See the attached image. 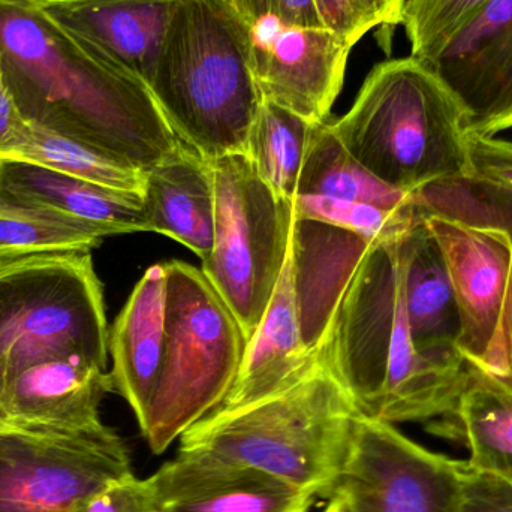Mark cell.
Instances as JSON below:
<instances>
[{"label": "cell", "mask_w": 512, "mask_h": 512, "mask_svg": "<svg viewBox=\"0 0 512 512\" xmlns=\"http://www.w3.org/2000/svg\"><path fill=\"white\" fill-rule=\"evenodd\" d=\"M0 74L27 123L143 173L182 143L141 78L75 38L36 0H0Z\"/></svg>", "instance_id": "cell-1"}, {"label": "cell", "mask_w": 512, "mask_h": 512, "mask_svg": "<svg viewBox=\"0 0 512 512\" xmlns=\"http://www.w3.org/2000/svg\"><path fill=\"white\" fill-rule=\"evenodd\" d=\"M399 239L373 243L349 283L318 357L358 414L430 423L453 411L466 367L424 358L409 330Z\"/></svg>", "instance_id": "cell-2"}, {"label": "cell", "mask_w": 512, "mask_h": 512, "mask_svg": "<svg viewBox=\"0 0 512 512\" xmlns=\"http://www.w3.org/2000/svg\"><path fill=\"white\" fill-rule=\"evenodd\" d=\"M357 409L321 358L301 381L225 414H209L180 436L204 454L330 499L342 472Z\"/></svg>", "instance_id": "cell-3"}, {"label": "cell", "mask_w": 512, "mask_h": 512, "mask_svg": "<svg viewBox=\"0 0 512 512\" xmlns=\"http://www.w3.org/2000/svg\"><path fill=\"white\" fill-rule=\"evenodd\" d=\"M174 134L207 161L245 153L262 95L228 0H180L149 81Z\"/></svg>", "instance_id": "cell-4"}, {"label": "cell", "mask_w": 512, "mask_h": 512, "mask_svg": "<svg viewBox=\"0 0 512 512\" xmlns=\"http://www.w3.org/2000/svg\"><path fill=\"white\" fill-rule=\"evenodd\" d=\"M331 128L373 176L405 194L469 171L465 113L447 86L412 56L378 63L351 110Z\"/></svg>", "instance_id": "cell-5"}, {"label": "cell", "mask_w": 512, "mask_h": 512, "mask_svg": "<svg viewBox=\"0 0 512 512\" xmlns=\"http://www.w3.org/2000/svg\"><path fill=\"white\" fill-rule=\"evenodd\" d=\"M104 292L90 252L0 261V378L72 358L107 369Z\"/></svg>", "instance_id": "cell-6"}, {"label": "cell", "mask_w": 512, "mask_h": 512, "mask_svg": "<svg viewBox=\"0 0 512 512\" xmlns=\"http://www.w3.org/2000/svg\"><path fill=\"white\" fill-rule=\"evenodd\" d=\"M165 349L161 378L141 433L162 454L224 400L236 381L246 339L230 307L183 261L165 262Z\"/></svg>", "instance_id": "cell-7"}, {"label": "cell", "mask_w": 512, "mask_h": 512, "mask_svg": "<svg viewBox=\"0 0 512 512\" xmlns=\"http://www.w3.org/2000/svg\"><path fill=\"white\" fill-rule=\"evenodd\" d=\"M215 237L204 276L252 339L288 259L294 207L259 179L245 153L210 162Z\"/></svg>", "instance_id": "cell-8"}, {"label": "cell", "mask_w": 512, "mask_h": 512, "mask_svg": "<svg viewBox=\"0 0 512 512\" xmlns=\"http://www.w3.org/2000/svg\"><path fill=\"white\" fill-rule=\"evenodd\" d=\"M262 98L312 123L330 117L352 45L322 23L315 0H228Z\"/></svg>", "instance_id": "cell-9"}, {"label": "cell", "mask_w": 512, "mask_h": 512, "mask_svg": "<svg viewBox=\"0 0 512 512\" xmlns=\"http://www.w3.org/2000/svg\"><path fill=\"white\" fill-rule=\"evenodd\" d=\"M131 474L128 447L110 427L0 430V512H72Z\"/></svg>", "instance_id": "cell-10"}, {"label": "cell", "mask_w": 512, "mask_h": 512, "mask_svg": "<svg viewBox=\"0 0 512 512\" xmlns=\"http://www.w3.org/2000/svg\"><path fill=\"white\" fill-rule=\"evenodd\" d=\"M463 466L394 424L357 414L334 493L351 512H459Z\"/></svg>", "instance_id": "cell-11"}, {"label": "cell", "mask_w": 512, "mask_h": 512, "mask_svg": "<svg viewBox=\"0 0 512 512\" xmlns=\"http://www.w3.org/2000/svg\"><path fill=\"white\" fill-rule=\"evenodd\" d=\"M438 242L457 310L456 349L466 366L512 388V243L424 219Z\"/></svg>", "instance_id": "cell-12"}, {"label": "cell", "mask_w": 512, "mask_h": 512, "mask_svg": "<svg viewBox=\"0 0 512 512\" xmlns=\"http://www.w3.org/2000/svg\"><path fill=\"white\" fill-rule=\"evenodd\" d=\"M423 62L453 93L469 134L512 131V0H490Z\"/></svg>", "instance_id": "cell-13"}, {"label": "cell", "mask_w": 512, "mask_h": 512, "mask_svg": "<svg viewBox=\"0 0 512 512\" xmlns=\"http://www.w3.org/2000/svg\"><path fill=\"white\" fill-rule=\"evenodd\" d=\"M0 209L59 219L104 239L149 233L143 195L75 179L29 162L0 161Z\"/></svg>", "instance_id": "cell-14"}, {"label": "cell", "mask_w": 512, "mask_h": 512, "mask_svg": "<svg viewBox=\"0 0 512 512\" xmlns=\"http://www.w3.org/2000/svg\"><path fill=\"white\" fill-rule=\"evenodd\" d=\"M152 478L162 512H309L315 502L264 472L186 451Z\"/></svg>", "instance_id": "cell-15"}, {"label": "cell", "mask_w": 512, "mask_h": 512, "mask_svg": "<svg viewBox=\"0 0 512 512\" xmlns=\"http://www.w3.org/2000/svg\"><path fill=\"white\" fill-rule=\"evenodd\" d=\"M372 245L351 231L294 216L289 255L301 336L310 354L319 355L340 301Z\"/></svg>", "instance_id": "cell-16"}, {"label": "cell", "mask_w": 512, "mask_h": 512, "mask_svg": "<svg viewBox=\"0 0 512 512\" xmlns=\"http://www.w3.org/2000/svg\"><path fill=\"white\" fill-rule=\"evenodd\" d=\"M180 0H36L75 38L149 86Z\"/></svg>", "instance_id": "cell-17"}, {"label": "cell", "mask_w": 512, "mask_h": 512, "mask_svg": "<svg viewBox=\"0 0 512 512\" xmlns=\"http://www.w3.org/2000/svg\"><path fill=\"white\" fill-rule=\"evenodd\" d=\"M114 382L107 369L72 358L27 367L6 384V405L18 429L78 433L105 426L99 406Z\"/></svg>", "instance_id": "cell-18"}, {"label": "cell", "mask_w": 512, "mask_h": 512, "mask_svg": "<svg viewBox=\"0 0 512 512\" xmlns=\"http://www.w3.org/2000/svg\"><path fill=\"white\" fill-rule=\"evenodd\" d=\"M319 360L301 336L291 255L252 339L246 343L236 381L210 414L237 411L274 396L304 378Z\"/></svg>", "instance_id": "cell-19"}, {"label": "cell", "mask_w": 512, "mask_h": 512, "mask_svg": "<svg viewBox=\"0 0 512 512\" xmlns=\"http://www.w3.org/2000/svg\"><path fill=\"white\" fill-rule=\"evenodd\" d=\"M403 294L415 348L427 360L451 369L465 361L456 349L459 310L447 264L424 219H418L399 239Z\"/></svg>", "instance_id": "cell-20"}, {"label": "cell", "mask_w": 512, "mask_h": 512, "mask_svg": "<svg viewBox=\"0 0 512 512\" xmlns=\"http://www.w3.org/2000/svg\"><path fill=\"white\" fill-rule=\"evenodd\" d=\"M167 270L164 264L147 268L117 316L108 339L113 355L114 391L131 406L141 427L161 378L165 349Z\"/></svg>", "instance_id": "cell-21"}, {"label": "cell", "mask_w": 512, "mask_h": 512, "mask_svg": "<svg viewBox=\"0 0 512 512\" xmlns=\"http://www.w3.org/2000/svg\"><path fill=\"white\" fill-rule=\"evenodd\" d=\"M144 213L149 233L164 234L207 259L215 237L212 164L192 147L180 146L146 171Z\"/></svg>", "instance_id": "cell-22"}, {"label": "cell", "mask_w": 512, "mask_h": 512, "mask_svg": "<svg viewBox=\"0 0 512 512\" xmlns=\"http://www.w3.org/2000/svg\"><path fill=\"white\" fill-rule=\"evenodd\" d=\"M429 432L462 442L466 465L512 481V388L466 366V379L453 411L430 421Z\"/></svg>", "instance_id": "cell-23"}, {"label": "cell", "mask_w": 512, "mask_h": 512, "mask_svg": "<svg viewBox=\"0 0 512 512\" xmlns=\"http://www.w3.org/2000/svg\"><path fill=\"white\" fill-rule=\"evenodd\" d=\"M421 219L496 234L512 243V189L474 171L439 177L409 194Z\"/></svg>", "instance_id": "cell-24"}, {"label": "cell", "mask_w": 512, "mask_h": 512, "mask_svg": "<svg viewBox=\"0 0 512 512\" xmlns=\"http://www.w3.org/2000/svg\"><path fill=\"white\" fill-rule=\"evenodd\" d=\"M297 195L340 198L387 210L409 206V194L397 191L373 176L345 149L334 134L330 120L313 126Z\"/></svg>", "instance_id": "cell-25"}, {"label": "cell", "mask_w": 512, "mask_h": 512, "mask_svg": "<svg viewBox=\"0 0 512 512\" xmlns=\"http://www.w3.org/2000/svg\"><path fill=\"white\" fill-rule=\"evenodd\" d=\"M315 123L262 98L245 155L276 197L294 201Z\"/></svg>", "instance_id": "cell-26"}, {"label": "cell", "mask_w": 512, "mask_h": 512, "mask_svg": "<svg viewBox=\"0 0 512 512\" xmlns=\"http://www.w3.org/2000/svg\"><path fill=\"white\" fill-rule=\"evenodd\" d=\"M0 161L29 162L107 188L141 195L144 192L143 171L30 123L20 140L0 156Z\"/></svg>", "instance_id": "cell-27"}, {"label": "cell", "mask_w": 512, "mask_h": 512, "mask_svg": "<svg viewBox=\"0 0 512 512\" xmlns=\"http://www.w3.org/2000/svg\"><path fill=\"white\" fill-rule=\"evenodd\" d=\"M104 237L38 213L0 209V261L56 252H90Z\"/></svg>", "instance_id": "cell-28"}, {"label": "cell", "mask_w": 512, "mask_h": 512, "mask_svg": "<svg viewBox=\"0 0 512 512\" xmlns=\"http://www.w3.org/2000/svg\"><path fill=\"white\" fill-rule=\"evenodd\" d=\"M292 207L295 218L333 225L373 243L397 239L420 219L411 204L403 209L387 210L372 204L318 195H297Z\"/></svg>", "instance_id": "cell-29"}, {"label": "cell", "mask_w": 512, "mask_h": 512, "mask_svg": "<svg viewBox=\"0 0 512 512\" xmlns=\"http://www.w3.org/2000/svg\"><path fill=\"white\" fill-rule=\"evenodd\" d=\"M490 0H406L400 24L411 44V56L424 57L438 50L462 29Z\"/></svg>", "instance_id": "cell-30"}, {"label": "cell", "mask_w": 512, "mask_h": 512, "mask_svg": "<svg viewBox=\"0 0 512 512\" xmlns=\"http://www.w3.org/2000/svg\"><path fill=\"white\" fill-rule=\"evenodd\" d=\"M322 23L354 47L370 30L391 26L385 0H315Z\"/></svg>", "instance_id": "cell-31"}, {"label": "cell", "mask_w": 512, "mask_h": 512, "mask_svg": "<svg viewBox=\"0 0 512 512\" xmlns=\"http://www.w3.org/2000/svg\"><path fill=\"white\" fill-rule=\"evenodd\" d=\"M72 512H162L153 478L134 474L111 483L77 505Z\"/></svg>", "instance_id": "cell-32"}, {"label": "cell", "mask_w": 512, "mask_h": 512, "mask_svg": "<svg viewBox=\"0 0 512 512\" xmlns=\"http://www.w3.org/2000/svg\"><path fill=\"white\" fill-rule=\"evenodd\" d=\"M459 512H512V481L463 466Z\"/></svg>", "instance_id": "cell-33"}, {"label": "cell", "mask_w": 512, "mask_h": 512, "mask_svg": "<svg viewBox=\"0 0 512 512\" xmlns=\"http://www.w3.org/2000/svg\"><path fill=\"white\" fill-rule=\"evenodd\" d=\"M466 149L469 170L512 189V141L469 134Z\"/></svg>", "instance_id": "cell-34"}, {"label": "cell", "mask_w": 512, "mask_h": 512, "mask_svg": "<svg viewBox=\"0 0 512 512\" xmlns=\"http://www.w3.org/2000/svg\"><path fill=\"white\" fill-rule=\"evenodd\" d=\"M29 123L15 104L5 83H0V156L14 146L26 132Z\"/></svg>", "instance_id": "cell-35"}, {"label": "cell", "mask_w": 512, "mask_h": 512, "mask_svg": "<svg viewBox=\"0 0 512 512\" xmlns=\"http://www.w3.org/2000/svg\"><path fill=\"white\" fill-rule=\"evenodd\" d=\"M14 427L9 417L8 405H6V382L0 378V430Z\"/></svg>", "instance_id": "cell-36"}, {"label": "cell", "mask_w": 512, "mask_h": 512, "mask_svg": "<svg viewBox=\"0 0 512 512\" xmlns=\"http://www.w3.org/2000/svg\"><path fill=\"white\" fill-rule=\"evenodd\" d=\"M322 512H351V508H349L348 502L345 501L343 496H340L339 493H334L328 499L327 507Z\"/></svg>", "instance_id": "cell-37"}, {"label": "cell", "mask_w": 512, "mask_h": 512, "mask_svg": "<svg viewBox=\"0 0 512 512\" xmlns=\"http://www.w3.org/2000/svg\"><path fill=\"white\" fill-rule=\"evenodd\" d=\"M387 2L388 11H390L391 26L400 24V18H402L403 6H405L406 0H385Z\"/></svg>", "instance_id": "cell-38"}, {"label": "cell", "mask_w": 512, "mask_h": 512, "mask_svg": "<svg viewBox=\"0 0 512 512\" xmlns=\"http://www.w3.org/2000/svg\"><path fill=\"white\" fill-rule=\"evenodd\" d=\"M0 83H2V74H0Z\"/></svg>", "instance_id": "cell-39"}]
</instances>
